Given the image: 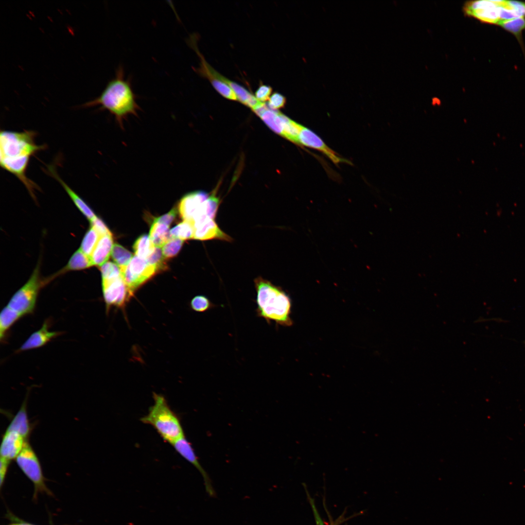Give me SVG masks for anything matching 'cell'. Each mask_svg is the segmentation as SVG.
Here are the masks:
<instances>
[{
    "label": "cell",
    "mask_w": 525,
    "mask_h": 525,
    "mask_svg": "<svg viewBox=\"0 0 525 525\" xmlns=\"http://www.w3.org/2000/svg\"><path fill=\"white\" fill-rule=\"evenodd\" d=\"M169 226L154 221L150 231L149 237L155 247H162L172 238Z\"/></svg>",
    "instance_id": "cell-22"
},
{
    "label": "cell",
    "mask_w": 525,
    "mask_h": 525,
    "mask_svg": "<svg viewBox=\"0 0 525 525\" xmlns=\"http://www.w3.org/2000/svg\"><path fill=\"white\" fill-rule=\"evenodd\" d=\"M190 306L192 310L197 312H204L216 306L203 295L194 297L191 301Z\"/></svg>",
    "instance_id": "cell-31"
},
{
    "label": "cell",
    "mask_w": 525,
    "mask_h": 525,
    "mask_svg": "<svg viewBox=\"0 0 525 525\" xmlns=\"http://www.w3.org/2000/svg\"><path fill=\"white\" fill-rule=\"evenodd\" d=\"M28 441L18 432L6 429L0 444V458L10 461L15 460Z\"/></svg>",
    "instance_id": "cell-13"
},
{
    "label": "cell",
    "mask_w": 525,
    "mask_h": 525,
    "mask_svg": "<svg viewBox=\"0 0 525 525\" xmlns=\"http://www.w3.org/2000/svg\"><path fill=\"white\" fill-rule=\"evenodd\" d=\"M302 125L290 119L285 125L283 137L287 140L298 144V138Z\"/></svg>",
    "instance_id": "cell-30"
},
{
    "label": "cell",
    "mask_w": 525,
    "mask_h": 525,
    "mask_svg": "<svg viewBox=\"0 0 525 525\" xmlns=\"http://www.w3.org/2000/svg\"><path fill=\"white\" fill-rule=\"evenodd\" d=\"M172 238H176L182 240L193 238L194 227L191 222L184 220L170 231Z\"/></svg>",
    "instance_id": "cell-27"
},
{
    "label": "cell",
    "mask_w": 525,
    "mask_h": 525,
    "mask_svg": "<svg viewBox=\"0 0 525 525\" xmlns=\"http://www.w3.org/2000/svg\"><path fill=\"white\" fill-rule=\"evenodd\" d=\"M183 240L176 238H172L163 246L162 251L166 258L175 256L182 247Z\"/></svg>",
    "instance_id": "cell-32"
},
{
    "label": "cell",
    "mask_w": 525,
    "mask_h": 525,
    "mask_svg": "<svg viewBox=\"0 0 525 525\" xmlns=\"http://www.w3.org/2000/svg\"><path fill=\"white\" fill-rule=\"evenodd\" d=\"M198 35H190L187 42L189 46L196 52L200 60L199 66L194 67L193 70L199 76L208 79L216 91L223 97L230 100L237 101V97L232 89L226 83L218 78L215 70L206 60L200 52L197 45Z\"/></svg>",
    "instance_id": "cell-7"
},
{
    "label": "cell",
    "mask_w": 525,
    "mask_h": 525,
    "mask_svg": "<svg viewBox=\"0 0 525 525\" xmlns=\"http://www.w3.org/2000/svg\"><path fill=\"white\" fill-rule=\"evenodd\" d=\"M90 222V227L96 230L100 237L106 234H111L105 224L98 217L96 216Z\"/></svg>",
    "instance_id": "cell-36"
},
{
    "label": "cell",
    "mask_w": 525,
    "mask_h": 525,
    "mask_svg": "<svg viewBox=\"0 0 525 525\" xmlns=\"http://www.w3.org/2000/svg\"><path fill=\"white\" fill-rule=\"evenodd\" d=\"M209 195L204 191H197L183 196L178 204L179 212L182 219L193 223L199 216L204 203Z\"/></svg>",
    "instance_id": "cell-10"
},
{
    "label": "cell",
    "mask_w": 525,
    "mask_h": 525,
    "mask_svg": "<svg viewBox=\"0 0 525 525\" xmlns=\"http://www.w3.org/2000/svg\"><path fill=\"white\" fill-rule=\"evenodd\" d=\"M17 464L25 475L33 483L34 487L33 499L36 501L38 494L45 493L53 496L48 488L39 459L28 441L15 459Z\"/></svg>",
    "instance_id": "cell-5"
},
{
    "label": "cell",
    "mask_w": 525,
    "mask_h": 525,
    "mask_svg": "<svg viewBox=\"0 0 525 525\" xmlns=\"http://www.w3.org/2000/svg\"><path fill=\"white\" fill-rule=\"evenodd\" d=\"M155 246L150 237L143 234L136 241L133 245L136 256L142 259H147L154 251Z\"/></svg>",
    "instance_id": "cell-25"
},
{
    "label": "cell",
    "mask_w": 525,
    "mask_h": 525,
    "mask_svg": "<svg viewBox=\"0 0 525 525\" xmlns=\"http://www.w3.org/2000/svg\"><path fill=\"white\" fill-rule=\"evenodd\" d=\"M100 237V235L96 230L90 227L85 234L79 249L90 257Z\"/></svg>",
    "instance_id": "cell-26"
},
{
    "label": "cell",
    "mask_w": 525,
    "mask_h": 525,
    "mask_svg": "<svg viewBox=\"0 0 525 525\" xmlns=\"http://www.w3.org/2000/svg\"><path fill=\"white\" fill-rule=\"evenodd\" d=\"M298 144L315 149L322 152L333 163H350L345 159L339 157L334 151L330 148L314 132L302 126L298 138Z\"/></svg>",
    "instance_id": "cell-12"
},
{
    "label": "cell",
    "mask_w": 525,
    "mask_h": 525,
    "mask_svg": "<svg viewBox=\"0 0 525 525\" xmlns=\"http://www.w3.org/2000/svg\"><path fill=\"white\" fill-rule=\"evenodd\" d=\"M112 259L120 269L124 268L130 263L133 255L132 253L122 245H114L111 252Z\"/></svg>",
    "instance_id": "cell-28"
},
{
    "label": "cell",
    "mask_w": 525,
    "mask_h": 525,
    "mask_svg": "<svg viewBox=\"0 0 525 525\" xmlns=\"http://www.w3.org/2000/svg\"><path fill=\"white\" fill-rule=\"evenodd\" d=\"M36 133L32 130L0 132V165L2 169L15 175L35 198L38 187L26 175L30 158L46 145L35 142Z\"/></svg>",
    "instance_id": "cell-1"
},
{
    "label": "cell",
    "mask_w": 525,
    "mask_h": 525,
    "mask_svg": "<svg viewBox=\"0 0 525 525\" xmlns=\"http://www.w3.org/2000/svg\"><path fill=\"white\" fill-rule=\"evenodd\" d=\"M26 397L20 409L11 420L6 429L18 432L28 440L32 431V425L28 419Z\"/></svg>",
    "instance_id": "cell-18"
},
{
    "label": "cell",
    "mask_w": 525,
    "mask_h": 525,
    "mask_svg": "<svg viewBox=\"0 0 525 525\" xmlns=\"http://www.w3.org/2000/svg\"><path fill=\"white\" fill-rule=\"evenodd\" d=\"M97 105L112 114L122 128L123 121L128 116L137 115L140 107L131 81L125 77L122 66L117 68L115 76L108 82L101 94L83 105L84 107Z\"/></svg>",
    "instance_id": "cell-2"
},
{
    "label": "cell",
    "mask_w": 525,
    "mask_h": 525,
    "mask_svg": "<svg viewBox=\"0 0 525 525\" xmlns=\"http://www.w3.org/2000/svg\"><path fill=\"white\" fill-rule=\"evenodd\" d=\"M92 266L93 265L90 257L79 249L73 254L67 264L62 269L48 278L51 281L55 277L66 272L83 270L88 268Z\"/></svg>",
    "instance_id": "cell-21"
},
{
    "label": "cell",
    "mask_w": 525,
    "mask_h": 525,
    "mask_svg": "<svg viewBox=\"0 0 525 525\" xmlns=\"http://www.w3.org/2000/svg\"><path fill=\"white\" fill-rule=\"evenodd\" d=\"M464 15L483 23L497 25L499 22L498 0H471L463 6Z\"/></svg>",
    "instance_id": "cell-9"
},
{
    "label": "cell",
    "mask_w": 525,
    "mask_h": 525,
    "mask_svg": "<svg viewBox=\"0 0 525 525\" xmlns=\"http://www.w3.org/2000/svg\"><path fill=\"white\" fill-rule=\"evenodd\" d=\"M176 213V209L174 208L167 213L156 218L154 221L169 227L170 225L175 218Z\"/></svg>",
    "instance_id": "cell-37"
},
{
    "label": "cell",
    "mask_w": 525,
    "mask_h": 525,
    "mask_svg": "<svg viewBox=\"0 0 525 525\" xmlns=\"http://www.w3.org/2000/svg\"><path fill=\"white\" fill-rule=\"evenodd\" d=\"M193 239L199 240L218 239L231 242L233 239L223 232L214 219L208 218L203 222L195 225Z\"/></svg>",
    "instance_id": "cell-15"
},
{
    "label": "cell",
    "mask_w": 525,
    "mask_h": 525,
    "mask_svg": "<svg viewBox=\"0 0 525 525\" xmlns=\"http://www.w3.org/2000/svg\"><path fill=\"white\" fill-rule=\"evenodd\" d=\"M48 283L47 279L41 278L39 263L28 281L13 295L7 306L22 316L31 314L34 311L39 291Z\"/></svg>",
    "instance_id": "cell-6"
},
{
    "label": "cell",
    "mask_w": 525,
    "mask_h": 525,
    "mask_svg": "<svg viewBox=\"0 0 525 525\" xmlns=\"http://www.w3.org/2000/svg\"><path fill=\"white\" fill-rule=\"evenodd\" d=\"M22 316L13 309L6 306L0 315V339H4L11 327Z\"/></svg>",
    "instance_id": "cell-23"
},
{
    "label": "cell",
    "mask_w": 525,
    "mask_h": 525,
    "mask_svg": "<svg viewBox=\"0 0 525 525\" xmlns=\"http://www.w3.org/2000/svg\"><path fill=\"white\" fill-rule=\"evenodd\" d=\"M171 445L180 455L192 464L200 472L203 476L207 490L211 493L212 490L208 476L200 465L191 444L185 436L177 439Z\"/></svg>",
    "instance_id": "cell-14"
},
{
    "label": "cell",
    "mask_w": 525,
    "mask_h": 525,
    "mask_svg": "<svg viewBox=\"0 0 525 525\" xmlns=\"http://www.w3.org/2000/svg\"><path fill=\"white\" fill-rule=\"evenodd\" d=\"M164 257L162 249L160 247H155L153 252L146 260L149 264L154 266L156 270H158L164 267Z\"/></svg>",
    "instance_id": "cell-33"
},
{
    "label": "cell",
    "mask_w": 525,
    "mask_h": 525,
    "mask_svg": "<svg viewBox=\"0 0 525 525\" xmlns=\"http://www.w3.org/2000/svg\"><path fill=\"white\" fill-rule=\"evenodd\" d=\"M156 268L145 259L137 256L132 259L126 267L121 269L123 280L133 294L134 291L156 272Z\"/></svg>",
    "instance_id": "cell-8"
},
{
    "label": "cell",
    "mask_w": 525,
    "mask_h": 525,
    "mask_svg": "<svg viewBox=\"0 0 525 525\" xmlns=\"http://www.w3.org/2000/svg\"><path fill=\"white\" fill-rule=\"evenodd\" d=\"M100 270L102 282H105L122 277L121 269L114 262H106L101 266Z\"/></svg>",
    "instance_id": "cell-29"
},
{
    "label": "cell",
    "mask_w": 525,
    "mask_h": 525,
    "mask_svg": "<svg viewBox=\"0 0 525 525\" xmlns=\"http://www.w3.org/2000/svg\"><path fill=\"white\" fill-rule=\"evenodd\" d=\"M60 334L58 332L49 331V323L46 321L40 329L28 338L18 351L20 352L42 347Z\"/></svg>",
    "instance_id": "cell-17"
},
{
    "label": "cell",
    "mask_w": 525,
    "mask_h": 525,
    "mask_svg": "<svg viewBox=\"0 0 525 525\" xmlns=\"http://www.w3.org/2000/svg\"><path fill=\"white\" fill-rule=\"evenodd\" d=\"M103 296L107 308L123 306L132 294L122 277L102 282Z\"/></svg>",
    "instance_id": "cell-11"
},
{
    "label": "cell",
    "mask_w": 525,
    "mask_h": 525,
    "mask_svg": "<svg viewBox=\"0 0 525 525\" xmlns=\"http://www.w3.org/2000/svg\"><path fill=\"white\" fill-rule=\"evenodd\" d=\"M47 173L56 179L64 188L68 195L70 198L75 206L81 212L91 221L96 217L94 211L88 204L76 193L58 175L54 166L52 165L47 166Z\"/></svg>",
    "instance_id": "cell-16"
},
{
    "label": "cell",
    "mask_w": 525,
    "mask_h": 525,
    "mask_svg": "<svg viewBox=\"0 0 525 525\" xmlns=\"http://www.w3.org/2000/svg\"><path fill=\"white\" fill-rule=\"evenodd\" d=\"M7 525H36L30 523H28L24 521H16L14 523H11Z\"/></svg>",
    "instance_id": "cell-39"
},
{
    "label": "cell",
    "mask_w": 525,
    "mask_h": 525,
    "mask_svg": "<svg viewBox=\"0 0 525 525\" xmlns=\"http://www.w3.org/2000/svg\"><path fill=\"white\" fill-rule=\"evenodd\" d=\"M286 98L279 92L272 94L268 102V106L272 109L276 110L284 107L286 104Z\"/></svg>",
    "instance_id": "cell-34"
},
{
    "label": "cell",
    "mask_w": 525,
    "mask_h": 525,
    "mask_svg": "<svg viewBox=\"0 0 525 525\" xmlns=\"http://www.w3.org/2000/svg\"><path fill=\"white\" fill-rule=\"evenodd\" d=\"M254 282L257 292V316L265 319L268 324L274 321L277 327L279 325L292 326V302L289 296L281 287L261 277L255 278Z\"/></svg>",
    "instance_id": "cell-3"
},
{
    "label": "cell",
    "mask_w": 525,
    "mask_h": 525,
    "mask_svg": "<svg viewBox=\"0 0 525 525\" xmlns=\"http://www.w3.org/2000/svg\"><path fill=\"white\" fill-rule=\"evenodd\" d=\"M272 92L271 87L261 84L256 89L254 96L259 101L264 103L268 101Z\"/></svg>",
    "instance_id": "cell-35"
},
{
    "label": "cell",
    "mask_w": 525,
    "mask_h": 525,
    "mask_svg": "<svg viewBox=\"0 0 525 525\" xmlns=\"http://www.w3.org/2000/svg\"><path fill=\"white\" fill-rule=\"evenodd\" d=\"M113 245L112 234L101 236L90 256L92 265L100 267L106 262L111 255Z\"/></svg>",
    "instance_id": "cell-19"
},
{
    "label": "cell",
    "mask_w": 525,
    "mask_h": 525,
    "mask_svg": "<svg viewBox=\"0 0 525 525\" xmlns=\"http://www.w3.org/2000/svg\"><path fill=\"white\" fill-rule=\"evenodd\" d=\"M259 116L269 128L282 136L285 125L290 119L281 112L270 108L267 105Z\"/></svg>",
    "instance_id": "cell-20"
},
{
    "label": "cell",
    "mask_w": 525,
    "mask_h": 525,
    "mask_svg": "<svg viewBox=\"0 0 525 525\" xmlns=\"http://www.w3.org/2000/svg\"><path fill=\"white\" fill-rule=\"evenodd\" d=\"M497 25L513 34L523 48L522 36L523 31L525 30V17L502 21L500 22Z\"/></svg>",
    "instance_id": "cell-24"
},
{
    "label": "cell",
    "mask_w": 525,
    "mask_h": 525,
    "mask_svg": "<svg viewBox=\"0 0 525 525\" xmlns=\"http://www.w3.org/2000/svg\"><path fill=\"white\" fill-rule=\"evenodd\" d=\"M10 461L5 459L0 458V488L2 487L7 475L9 465L10 463Z\"/></svg>",
    "instance_id": "cell-38"
},
{
    "label": "cell",
    "mask_w": 525,
    "mask_h": 525,
    "mask_svg": "<svg viewBox=\"0 0 525 525\" xmlns=\"http://www.w3.org/2000/svg\"><path fill=\"white\" fill-rule=\"evenodd\" d=\"M153 399V405L140 420L152 426L165 441L171 445L185 436L182 426L164 396L154 393Z\"/></svg>",
    "instance_id": "cell-4"
}]
</instances>
